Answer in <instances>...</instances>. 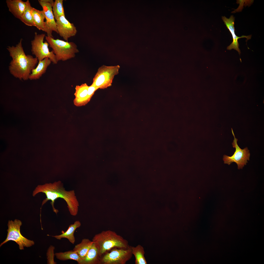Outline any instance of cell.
Instances as JSON below:
<instances>
[{"mask_svg": "<svg viewBox=\"0 0 264 264\" xmlns=\"http://www.w3.org/2000/svg\"><path fill=\"white\" fill-rule=\"evenodd\" d=\"M40 193H44L46 197L42 202V207L48 201L51 200L53 210L57 214L58 210L55 208L54 204L55 200L61 198L66 202L71 215L75 216L77 214L79 205L74 191L66 190L61 181L38 185L33 191L32 195L34 197Z\"/></svg>", "mask_w": 264, "mask_h": 264, "instance_id": "1", "label": "cell"}, {"mask_svg": "<svg viewBox=\"0 0 264 264\" xmlns=\"http://www.w3.org/2000/svg\"><path fill=\"white\" fill-rule=\"evenodd\" d=\"M21 38L15 46H8L7 49L12 60L9 66L10 73L20 80L29 79L32 71L36 67L38 61L36 57L26 55L22 45Z\"/></svg>", "mask_w": 264, "mask_h": 264, "instance_id": "2", "label": "cell"}, {"mask_svg": "<svg viewBox=\"0 0 264 264\" xmlns=\"http://www.w3.org/2000/svg\"><path fill=\"white\" fill-rule=\"evenodd\" d=\"M92 241L96 243L100 257L113 248L127 249L131 246L127 240L115 232L109 230L96 234Z\"/></svg>", "mask_w": 264, "mask_h": 264, "instance_id": "3", "label": "cell"}, {"mask_svg": "<svg viewBox=\"0 0 264 264\" xmlns=\"http://www.w3.org/2000/svg\"><path fill=\"white\" fill-rule=\"evenodd\" d=\"M45 39L51 48L58 61H65L74 58L79 52L77 45L73 42L55 39L46 36Z\"/></svg>", "mask_w": 264, "mask_h": 264, "instance_id": "4", "label": "cell"}, {"mask_svg": "<svg viewBox=\"0 0 264 264\" xmlns=\"http://www.w3.org/2000/svg\"><path fill=\"white\" fill-rule=\"evenodd\" d=\"M45 37V34L35 33L34 38L31 42L32 52L38 61L48 57L53 64H56L58 61L53 51H50L48 43L46 41L44 42Z\"/></svg>", "mask_w": 264, "mask_h": 264, "instance_id": "5", "label": "cell"}, {"mask_svg": "<svg viewBox=\"0 0 264 264\" xmlns=\"http://www.w3.org/2000/svg\"><path fill=\"white\" fill-rule=\"evenodd\" d=\"M120 68L119 65L101 66L94 77L92 85L98 89H104L111 86L114 77L118 74Z\"/></svg>", "mask_w": 264, "mask_h": 264, "instance_id": "6", "label": "cell"}, {"mask_svg": "<svg viewBox=\"0 0 264 264\" xmlns=\"http://www.w3.org/2000/svg\"><path fill=\"white\" fill-rule=\"evenodd\" d=\"M22 225V222L20 220L15 219L14 221L9 220L7 237L5 240L0 244V247L11 240L16 242L20 250H23L24 247H30L34 244L33 241L27 239L21 234L20 228Z\"/></svg>", "mask_w": 264, "mask_h": 264, "instance_id": "7", "label": "cell"}, {"mask_svg": "<svg viewBox=\"0 0 264 264\" xmlns=\"http://www.w3.org/2000/svg\"><path fill=\"white\" fill-rule=\"evenodd\" d=\"M131 246L127 249H112L101 256L100 264H125L132 257Z\"/></svg>", "mask_w": 264, "mask_h": 264, "instance_id": "8", "label": "cell"}, {"mask_svg": "<svg viewBox=\"0 0 264 264\" xmlns=\"http://www.w3.org/2000/svg\"><path fill=\"white\" fill-rule=\"evenodd\" d=\"M231 131L234 137V139L232 143L233 147L235 148V150L233 154L229 156L224 155L223 160L224 164L230 165L233 162H235L237 164L238 168L242 169L244 165L248 163L247 160H250V153L249 151L246 147L242 149L238 146L237 142L238 139L235 137L233 131L231 128Z\"/></svg>", "mask_w": 264, "mask_h": 264, "instance_id": "9", "label": "cell"}, {"mask_svg": "<svg viewBox=\"0 0 264 264\" xmlns=\"http://www.w3.org/2000/svg\"><path fill=\"white\" fill-rule=\"evenodd\" d=\"M38 2L41 6L44 13L45 19L44 31L47 36L53 37L52 32L54 31L58 33L56 21H55L52 10V4L49 3L38 0Z\"/></svg>", "mask_w": 264, "mask_h": 264, "instance_id": "10", "label": "cell"}, {"mask_svg": "<svg viewBox=\"0 0 264 264\" xmlns=\"http://www.w3.org/2000/svg\"><path fill=\"white\" fill-rule=\"evenodd\" d=\"M58 34L65 41H68L70 38L75 36L77 31L73 23H71L66 18L62 16L56 20Z\"/></svg>", "mask_w": 264, "mask_h": 264, "instance_id": "11", "label": "cell"}, {"mask_svg": "<svg viewBox=\"0 0 264 264\" xmlns=\"http://www.w3.org/2000/svg\"><path fill=\"white\" fill-rule=\"evenodd\" d=\"M222 18L226 27L231 33L233 38L232 42L227 47V49L231 50L233 49L237 51L239 54H240L241 51L239 48V45L238 39L241 38H246L248 40L251 38V35L248 36L242 35L241 37L237 36L235 33V29L234 26L235 19L233 16L231 15L229 18H227L225 16H222Z\"/></svg>", "mask_w": 264, "mask_h": 264, "instance_id": "12", "label": "cell"}, {"mask_svg": "<svg viewBox=\"0 0 264 264\" xmlns=\"http://www.w3.org/2000/svg\"><path fill=\"white\" fill-rule=\"evenodd\" d=\"M88 87L86 83L76 86L74 94L75 98L73 100L75 105L77 107L85 106L90 101L92 97L88 93Z\"/></svg>", "mask_w": 264, "mask_h": 264, "instance_id": "13", "label": "cell"}, {"mask_svg": "<svg viewBox=\"0 0 264 264\" xmlns=\"http://www.w3.org/2000/svg\"><path fill=\"white\" fill-rule=\"evenodd\" d=\"M9 11L16 18L20 20L27 7V0H6Z\"/></svg>", "mask_w": 264, "mask_h": 264, "instance_id": "14", "label": "cell"}, {"mask_svg": "<svg viewBox=\"0 0 264 264\" xmlns=\"http://www.w3.org/2000/svg\"><path fill=\"white\" fill-rule=\"evenodd\" d=\"M51 62V60L48 57L38 61L37 66L32 71L29 79L33 80L39 79L45 73L48 67Z\"/></svg>", "mask_w": 264, "mask_h": 264, "instance_id": "15", "label": "cell"}, {"mask_svg": "<svg viewBox=\"0 0 264 264\" xmlns=\"http://www.w3.org/2000/svg\"><path fill=\"white\" fill-rule=\"evenodd\" d=\"M101 257L96 243L94 242L85 257L83 264H100Z\"/></svg>", "mask_w": 264, "mask_h": 264, "instance_id": "16", "label": "cell"}, {"mask_svg": "<svg viewBox=\"0 0 264 264\" xmlns=\"http://www.w3.org/2000/svg\"><path fill=\"white\" fill-rule=\"evenodd\" d=\"M81 225V223L79 221H76L73 224L69 225L65 232H62V233L59 235L51 236L58 240H61L63 238H66L71 243L74 244L75 241L74 236L75 231L77 228L80 227Z\"/></svg>", "mask_w": 264, "mask_h": 264, "instance_id": "17", "label": "cell"}, {"mask_svg": "<svg viewBox=\"0 0 264 264\" xmlns=\"http://www.w3.org/2000/svg\"><path fill=\"white\" fill-rule=\"evenodd\" d=\"M93 243V242L88 239H83L80 243L75 246L73 250L77 252L82 259L86 255Z\"/></svg>", "mask_w": 264, "mask_h": 264, "instance_id": "18", "label": "cell"}, {"mask_svg": "<svg viewBox=\"0 0 264 264\" xmlns=\"http://www.w3.org/2000/svg\"><path fill=\"white\" fill-rule=\"evenodd\" d=\"M55 256L57 259L60 260H73L76 261L78 264H83L82 259L77 252L73 250L56 253H55Z\"/></svg>", "mask_w": 264, "mask_h": 264, "instance_id": "19", "label": "cell"}, {"mask_svg": "<svg viewBox=\"0 0 264 264\" xmlns=\"http://www.w3.org/2000/svg\"><path fill=\"white\" fill-rule=\"evenodd\" d=\"M33 12L34 26L39 30L44 32L45 18L43 11L33 8Z\"/></svg>", "mask_w": 264, "mask_h": 264, "instance_id": "20", "label": "cell"}, {"mask_svg": "<svg viewBox=\"0 0 264 264\" xmlns=\"http://www.w3.org/2000/svg\"><path fill=\"white\" fill-rule=\"evenodd\" d=\"M26 9L20 20L26 25L29 26H34L33 16V8L29 0Z\"/></svg>", "mask_w": 264, "mask_h": 264, "instance_id": "21", "label": "cell"}, {"mask_svg": "<svg viewBox=\"0 0 264 264\" xmlns=\"http://www.w3.org/2000/svg\"><path fill=\"white\" fill-rule=\"evenodd\" d=\"M132 253L135 258V264H146L147 262L144 256L145 252L143 247L138 245L135 247L131 246Z\"/></svg>", "mask_w": 264, "mask_h": 264, "instance_id": "22", "label": "cell"}, {"mask_svg": "<svg viewBox=\"0 0 264 264\" xmlns=\"http://www.w3.org/2000/svg\"><path fill=\"white\" fill-rule=\"evenodd\" d=\"M63 0H55L52 5V10L55 20L60 17L65 15Z\"/></svg>", "mask_w": 264, "mask_h": 264, "instance_id": "23", "label": "cell"}, {"mask_svg": "<svg viewBox=\"0 0 264 264\" xmlns=\"http://www.w3.org/2000/svg\"><path fill=\"white\" fill-rule=\"evenodd\" d=\"M55 249L54 246L51 245L48 249L46 253L48 264H56V263L54 260V257L55 255V253H54Z\"/></svg>", "mask_w": 264, "mask_h": 264, "instance_id": "24", "label": "cell"}, {"mask_svg": "<svg viewBox=\"0 0 264 264\" xmlns=\"http://www.w3.org/2000/svg\"><path fill=\"white\" fill-rule=\"evenodd\" d=\"M41 1L45 2H49L53 4L54 1L53 0H40Z\"/></svg>", "mask_w": 264, "mask_h": 264, "instance_id": "25", "label": "cell"}]
</instances>
